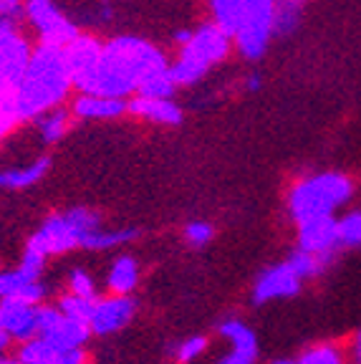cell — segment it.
Returning <instances> with one entry per match:
<instances>
[{"mask_svg": "<svg viewBox=\"0 0 361 364\" xmlns=\"http://www.w3.org/2000/svg\"><path fill=\"white\" fill-rule=\"evenodd\" d=\"M232 48V38L215 23H203L192 31V38L180 48V58L170 63V74L177 86H187L200 81L215 63L227 58Z\"/></svg>", "mask_w": 361, "mask_h": 364, "instance_id": "cell-5", "label": "cell"}, {"mask_svg": "<svg viewBox=\"0 0 361 364\" xmlns=\"http://www.w3.org/2000/svg\"><path fill=\"white\" fill-rule=\"evenodd\" d=\"M0 364H21V362L13 359V357H0Z\"/></svg>", "mask_w": 361, "mask_h": 364, "instance_id": "cell-39", "label": "cell"}, {"mask_svg": "<svg viewBox=\"0 0 361 364\" xmlns=\"http://www.w3.org/2000/svg\"><path fill=\"white\" fill-rule=\"evenodd\" d=\"M276 3L278 0H245L243 21L232 36V43L250 61L263 56L276 36Z\"/></svg>", "mask_w": 361, "mask_h": 364, "instance_id": "cell-6", "label": "cell"}, {"mask_svg": "<svg viewBox=\"0 0 361 364\" xmlns=\"http://www.w3.org/2000/svg\"><path fill=\"white\" fill-rule=\"evenodd\" d=\"M339 218V215H336ZM336 218H318L296 225V250L336 261L339 256V223Z\"/></svg>", "mask_w": 361, "mask_h": 364, "instance_id": "cell-11", "label": "cell"}, {"mask_svg": "<svg viewBox=\"0 0 361 364\" xmlns=\"http://www.w3.org/2000/svg\"><path fill=\"white\" fill-rule=\"evenodd\" d=\"M167 66L170 63L154 43L139 36H119L104 43L94 71L76 89L94 97L126 99L139 94L141 84Z\"/></svg>", "mask_w": 361, "mask_h": 364, "instance_id": "cell-1", "label": "cell"}, {"mask_svg": "<svg viewBox=\"0 0 361 364\" xmlns=\"http://www.w3.org/2000/svg\"><path fill=\"white\" fill-rule=\"evenodd\" d=\"M271 364H296V359H276V362Z\"/></svg>", "mask_w": 361, "mask_h": 364, "instance_id": "cell-40", "label": "cell"}, {"mask_svg": "<svg viewBox=\"0 0 361 364\" xmlns=\"http://www.w3.org/2000/svg\"><path fill=\"white\" fill-rule=\"evenodd\" d=\"M210 11H212L215 26H220L232 38L240 28V21H243L245 0H210Z\"/></svg>", "mask_w": 361, "mask_h": 364, "instance_id": "cell-23", "label": "cell"}, {"mask_svg": "<svg viewBox=\"0 0 361 364\" xmlns=\"http://www.w3.org/2000/svg\"><path fill=\"white\" fill-rule=\"evenodd\" d=\"M102 218L89 208H71L51 215L28 240V248L48 261L51 256H63L68 250L86 248L91 235L102 230Z\"/></svg>", "mask_w": 361, "mask_h": 364, "instance_id": "cell-4", "label": "cell"}, {"mask_svg": "<svg viewBox=\"0 0 361 364\" xmlns=\"http://www.w3.org/2000/svg\"><path fill=\"white\" fill-rule=\"evenodd\" d=\"M36 132L45 144H56L63 139V134L68 132V112L63 109H51V112L41 114L36 119Z\"/></svg>", "mask_w": 361, "mask_h": 364, "instance_id": "cell-24", "label": "cell"}, {"mask_svg": "<svg viewBox=\"0 0 361 364\" xmlns=\"http://www.w3.org/2000/svg\"><path fill=\"white\" fill-rule=\"evenodd\" d=\"M296 364H354L349 347L341 341H313L296 357Z\"/></svg>", "mask_w": 361, "mask_h": 364, "instance_id": "cell-22", "label": "cell"}, {"mask_svg": "<svg viewBox=\"0 0 361 364\" xmlns=\"http://www.w3.org/2000/svg\"><path fill=\"white\" fill-rule=\"evenodd\" d=\"M356 195V182L336 170L316 172L301 177L288 190V215L296 225L318 218H336V213L349 208Z\"/></svg>", "mask_w": 361, "mask_h": 364, "instance_id": "cell-3", "label": "cell"}, {"mask_svg": "<svg viewBox=\"0 0 361 364\" xmlns=\"http://www.w3.org/2000/svg\"><path fill=\"white\" fill-rule=\"evenodd\" d=\"M208 347H210L208 336H187V339H182L175 347V362H180V364L198 362V359L208 352Z\"/></svg>", "mask_w": 361, "mask_h": 364, "instance_id": "cell-30", "label": "cell"}, {"mask_svg": "<svg viewBox=\"0 0 361 364\" xmlns=\"http://www.w3.org/2000/svg\"><path fill=\"white\" fill-rule=\"evenodd\" d=\"M306 281L301 279L296 268L286 261L273 263V266L263 268L258 273V279L253 284V304L255 306H266L273 301H286V299H293L303 291Z\"/></svg>", "mask_w": 361, "mask_h": 364, "instance_id": "cell-8", "label": "cell"}, {"mask_svg": "<svg viewBox=\"0 0 361 364\" xmlns=\"http://www.w3.org/2000/svg\"><path fill=\"white\" fill-rule=\"evenodd\" d=\"M71 112L79 119H119L122 114L129 112L126 99H109V97H94V94H79Z\"/></svg>", "mask_w": 361, "mask_h": 364, "instance_id": "cell-18", "label": "cell"}, {"mask_svg": "<svg viewBox=\"0 0 361 364\" xmlns=\"http://www.w3.org/2000/svg\"><path fill=\"white\" fill-rule=\"evenodd\" d=\"M16 359L21 364H89L84 349H61L41 336L21 344Z\"/></svg>", "mask_w": 361, "mask_h": 364, "instance_id": "cell-15", "label": "cell"}, {"mask_svg": "<svg viewBox=\"0 0 361 364\" xmlns=\"http://www.w3.org/2000/svg\"><path fill=\"white\" fill-rule=\"evenodd\" d=\"M45 299V286L43 281H36L21 271V268H11V271H0V301H23L31 306H43Z\"/></svg>", "mask_w": 361, "mask_h": 364, "instance_id": "cell-16", "label": "cell"}, {"mask_svg": "<svg viewBox=\"0 0 361 364\" xmlns=\"http://www.w3.org/2000/svg\"><path fill=\"white\" fill-rule=\"evenodd\" d=\"M217 334L230 344L227 354L217 364H255L258 362V336L240 318H222L217 324Z\"/></svg>", "mask_w": 361, "mask_h": 364, "instance_id": "cell-13", "label": "cell"}, {"mask_svg": "<svg viewBox=\"0 0 361 364\" xmlns=\"http://www.w3.org/2000/svg\"><path fill=\"white\" fill-rule=\"evenodd\" d=\"M21 122L23 119L16 109V99H8V102L0 104V142H3V139H6V136L11 134Z\"/></svg>", "mask_w": 361, "mask_h": 364, "instance_id": "cell-33", "label": "cell"}, {"mask_svg": "<svg viewBox=\"0 0 361 364\" xmlns=\"http://www.w3.org/2000/svg\"><path fill=\"white\" fill-rule=\"evenodd\" d=\"M303 18V0H278L276 3V36L296 33Z\"/></svg>", "mask_w": 361, "mask_h": 364, "instance_id": "cell-26", "label": "cell"}, {"mask_svg": "<svg viewBox=\"0 0 361 364\" xmlns=\"http://www.w3.org/2000/svg\"><path fill=\"white\" fill-rule=\"evenodd\" d=\"M104 43L94 36H79L71 46H66L68 66H71V76H74V86H79L86 76L94 71L96 61L102 56Z\"/></svg>", "mask_w": 361, "mask_h": 364, "instance_id": "cell-17", "label": "cell"}, {"mask_svg": "<svg viewBox=\"0 0 361 364\" xmlns=\"http://www.w3.org/2000/svg\"><path fill=\"white\" fill-rule=\"evenodd\" d=\"M288 263L296 268V273H298L303 281H313V279H321L333 261L331 258L311 256V253H303V250H293V253L288 256Z\"/></svg>", "mask_w": 361, "mask_h": 364, "instance_id": "cell-27", "label": "cell"}, {"mask_svg": "<svg viewBox=\"0 0 361 364\" xmlns=\"http://www.w3.org/2000/svg\"><path fill=\"white\" fill-rule=\"evenodd\" d=\"M215 228L208 220H192L185 225V240L195 248H205V245L212 240Z\"/></svg>", "mask_w": 361, "mask_h": 364, "instance_id": "cell-32", "label": "cell"}, {"mask_svg": "<svg viewBox=\"0 0 361 364\" xmlns=\"http://www.w3.org/2000/svg\"><path fill=\"white\" fill-rule=\"evenodd\" d=\"M71 86H74V76L68 66L66 48L38 43L16 89V109L21 119H38L41 114L58 109V104L68 97Z\"/></svg>", "mask_w": 361, "mask_h": 364, "instance_id": "cell-2", "label": "cell"}, {"mask_svg": "<svg viewBox=\"0 0 361 364\" xmlns=\"http://www.w3.org/2000/svg\"><path fill=\"white\" fill-rule=\"evenodd\" d=\"M339 248L361 250V208H349L339 218Z\"/></svg>", "mask_w": 361, "mask_h": 364, "instance_id": "cell-25", "label": "cell"}, {"mask_svg": "<svg viewBox=\"0 0 361 364\" xmlns=\"http://www.w3.org/2000/svg\"><path fill=\"white\" fill-rule=\"evenodd\" d=\"M260 86H263V81H260L258 74H250L248 81H245V89L248 91H260Z\"/></svg>", "mask_w": 361, "mask_h": 364, "instance_id": "cell-36", "label": "cell"}, {"mask_svg": "<svg viewBox=\"0 0 361 364\" xmlns=\"http://www.w3.org/2000/svg\"><path fill=\"white\" fill-rule=\"evenodd\" d=\"M349 354H351V362L361 364V326L354 331V336H351V341H349Z\"/></svg>", "mask_w": 361, "mask_h": 364, "instance_id": "cell-34", "label": "cell"}, {"mask_svg": "<svg viewBox=\"0 0 361 364\" xmlns=\"http://www.w3.org/2000/svg\"><path fill=\"white\" fill-rule=\"evenodd\" d=\"M68 294L81 296V299H89V301H96V281L91 279V273H86L84 268H74L71 276H68Z\"/></svg>", "mask_w": 361, "mask_h": 364, "instance_id": "cell-31", "label": "cell"}, {"mask_svg": "<svg viewBox=\"0 0 361 364\" xmlns=\"http://www.w3.org/2000/svg\"><path fill=\"white\" fill-rule=\"evenodd\" d=\"M48 170H51V159L48 157H38L31 165H23V167L0 170V190H26L43 180Z\"/></svg>", "mask_w": 361, "mask_h": 364, "instance_id": "cell-20", "label": "cell"}, {"mask_svg": "<svg viewBox=\"0 0 361 364\" xmlns=\"http://www.w3.org/2000/svg\"><path fill=\"white\" fill-rule=\"evenodd\" d=\"M136 286H139V263L131 256L114 258L107 273V289L114 296H131Z\"/></svg>", "mask_w": 361, "mask_h": 364, "instance_id": "cell-21", "label": "cell"}, {"mask_svg": "<svg viewBox=\"0 0 361 364\" xmlns=\"http://www.w3.org/2000/svg\"><path fill=\"white\" fill-rule=\"evenodd\" d=\"M38 336L61 349H84V344L91 336V329L81 321L68 318L56 306H41Z\"/></svg>", "mask_w": 361, "mask_h": 364, "instance_id": "cell-10", "label": "cell"}, {"mask_svg": "<svg viewBox=\"0 0 361 364\" xmlns=\"http://www.w3.org/2000/svg\"><path fill=\"white\" fill-rule=\"evenodd\" d=\"M136 314V301L131 296H107V299H96L94 311L89 318L91 334L109 336L129 326V321Z\"/></svg>", "mask_w": 361, "mask_h": 364, "instance_id": "cell-12", "label": "cell"}, {"mask_svg": "<svg viewBox=\"0 0 361 364\" xmlns=\"http://www.w3.org/2000/svg\"><path fill=\"white\" fill-rule=\"evenodd\" d=\"M129 114L139 119L154 122V124H180L182 109L172 99H149V97H134L129 99Z\"/></svg>", "mask_w": 361, "mask_h": 364, "instance_id": "cell-19", "label": "cell"}, {"mask_svg": "<svg viewBox=\"0 0 361 364\" xmlns=\"http://www.w3.org/2000/svg\"><path fill=\"white\" fill-rule=\"evenodd\" d=\"M190 38H192V31H177V36H175V41H177L180 46H185Z\"/></svg>", "mask_w": 361, "mask_h": 364, "instance_id": "cell-38", "label": "cell"}, {"mask_svg": "<svg viewBox=\"0 0 361 364\" xmlns=\"http://www.w3.org/2000/svg\"><path fill=\"white\" fill-rule=\"evenodd\" d=\"M94 304L96 301H89V299H81V296H74V294H63L58 299L56 309L61 314H66L68 318H74V321H81V324L89 326V318H91V311H94Z\"/></svg>", "mask_w": 361, "mask_h": 364, "instance_id": "cell-29", "label": "cell"}, {"mask_svg": "<svg viewBox=\"0 0 361 364\" xmlns=\"http://www.w3.org/2000/svg\"><path fill=\"white\" fill-rule=\"evenodd\" d=\"M31 56L33 48L18 31V23H0V81L11 89H18Z\"/></svg>", "mask_w": 361, "mask_h": 364, "instance_id": "cell-9", "label": "cell"}, {"mask_svg": "<svg viewBox=\"0 0 361 364\" xmlns=\"http://www.w3.org/2000/svg\"><path fill=\"white\" fill-rule=\"evenodd\" d=\"M177 84L175 79H172L170 74V66L162 68V71H157V74L149 76L144 84H141L139 94L136 97H149V99H170L172 94H175Z\"/></svg>", "mask_w": 361, "mask_h": 364, "instance_id": "cell-28", "label": "cell"}, {"mask_svg": "<svg viewBox=\"0 0 361 364\" xmlns=\"http://www.w3.org/2000/svg\"><path fill=\"white\" fill-rule=\"evenodd\" d=\"M41 306L23 301H0V331L11 336V341H26L38 336Z\"/></svg>", "mask_w": 361, "mask_h": 364, "instance_id": "cell-14", "label": "cell"}, {"mask_svg": "<svg viewBox=\"0 0 361 364\" xmlns=\"http://www.w3.org/2000/svg\"><path fill=\"white\" fill-rule=\"evenodd\" d=\"M8 99H16V89H11V86H6L0 81V104L8 102Z\"/></svg>", "mask_w": 361, "mask_h": 364, "instance_id": "cell-35", "label": "cell"}, {"mask_svg": "<svg viewBox=\"0 0 361 364\" xmlns=\"http://www.w3.org/2000/svg\"><path fill=\"white\" fill-rule=\"evenodd\" d=\"M26 18L41 36V43L66 48L79 38V28L63 16L53 0H26Z\"/></svg>", "mask_w": 361, "mask_h": 364, "instance_id": "cell-7", "label": "cell"}, {"mask_svg": "<svg viewBox=\"0 0 361 364\" xmlns=\"http://www.w3.org/2000/svg\"><path fill=\"white\" fill-rule=\"evenodd\" d=\"M11 344H13L11 336L3 334V331H0V357H6V352H8V349H11Z\"/></svg>", "mask_w": 361, "mask_h": 364, "instance_id": "cell-37", "label": "cell"}]
</instances>
